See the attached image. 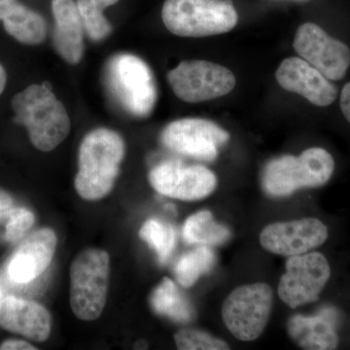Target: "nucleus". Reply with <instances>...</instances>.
Wrapping results in <instances>:
<instances>
[{
	"label": "nucleus",
	"instance_id": "f257e3e1",
	"mask_svg": "<svg viewBox=\"0 0 350 350\" xmlns=\"http://www.w3.org/2000/svg\"><path fill=\"white\" fill-rule=\"evenodd\" d=\"M14 122L24 126L32 145L50 152L68 137L70 119L48 83L31 85L12 98Z\"/></svg>",
	"mask_w": 350,
	"mask_h": 350
},
{
	"label": "nucleus",
	"instance_id": "f03ea898",
	"mask_svg": "<svg viewBox=\"0 0 350 350\" xmlns=\"http://www.w3.org/2000/svg\"><path fill=\"white\" fill-rule=\"evenodd\" d=\"M124 156L125 144L116 131L100 128L88 133L80 145L75 181L80 197L96 200L109 194Z\"/></svg>",
	"mask_w": 350,
	"mask_h": 350
},
{
	"label": "nucleus",
	"instance_id": "7ed1b4c3",
	"mask_svg": "<svg viewBox=\"0 0 350 350\" xmlns=\"http://www.w3.org/2000/svg\"><path fill=\"white\" fill-rule=\"evenodd\" d=\"M335 161L319 147L306 149L300 156L285 155L267 163L262 183L271 197H287L303 188H319L330 180Z\"/></svg>",
	"mask_w": 350,
	"mask_h": 350
},
{
	"label": "nucleus",
	"instance_id": "20e7f679",
	"mask_svg": "<svg viewBox=\"0 0 350 350\" xmlns=\"http://www.w3.org/2000/svg\"><path fill=\"white\" fill-rule=\"evenodd\" d=\"M165 27L180 38H206L231 31L239 15L231 0H165Z\"/></svg>",
	"mask_w": 350,
	"mask_h": 350
},
{
	"label": "nucleus",
	"instance_id": "39448f33",
	"mask_svg": "<svg viewBox=\"0 0 350 350\" xmlns=\"http://www.w3.org/2000/svg\"><path fill=\"white\" fill-rule=\"evenodd\" d=\"M105 80L126 112L145 118L153 111L157 101L155 78L144 59L126 53L116 55L108 62Z\"/></svg>",
	"mask_w": 350,
	"mask_h": 350
},
{
	"label": "nucleus",
	"instance_id": "423d86ee",
	"mask_svg": "<svg viewBox=\"0 0 350 350\" xmlns=\"http://www.w3.org/2000/svg\"><path fill=\"white\" fill-rule=\"evenodd\" d=\"M110 261L107 251L80 252L70 267V306L77 319H98L107 304Z\"/></svg>",
	"mask_w": 350,
	"mask_h": 350
},
{
	"label": "nucleus",
	"instance_id": "0eeeda50",
	"mask_svg": "<svg viewBox=\"0 0 350 350\" xmlns=\"http://www.w3.org/2000/svg\"><path fill=\"white\" fill-rule=\"evenodd\" d=\"M273 304V289L267 283L243 285L226 298L222 306L223 321L234 337L252 342L268 325Z\"/></svg>",
	"mask_w": 350,
	"mask_h": 350
},
{
	"label": "nucleus",
	"instance_id": "6e6552de",
	"mask_svg": "<svg viewBox=\"0 0 350 350\" xmlns=\"http://www.w3.org/2000/svg\"><path fill=\"white\" fill-rule=\"evenodd\" d=\"M167 80L177 98L189 103H204L231 93L236 76L229 68L211 62H181L167 73Z\"/></svg>",
	"mask_w": 350,
	"mask_h": 350
},
{
	"label": "nucleus",
	"instance_id": "1a4fd4ad",
	"mask_svg": "<svg viewBox=\"0 0 350 350\" xmlns=\"http://www.w3.org/2000/svg\"><path fill=\"white\" fill-rule=\"evenodd\" d=\"M285 269L278 293L280 300L292 308L319 300L330 280V265L326 257L319 252L289 257Z\"/></svg>",
	"mask_w": 350,
	"mask_h": 350
},
{
	"label": "nucleus",
	"instance_id": "9d476101",
	"mask_svg": "<svg viewBox=\"0 0 350 350\" xmlns=\"http://www.w3.org/2000/svg\"><path fill=\"white\" fill-rule=\"evenodd\" d=\"M163 144L170 150L204 162H213L219 147L230 139V133L209 120H176L162 133Z\"/></svg>",
	"mask_w": 350,
	"mask_h": 350
},
{
	"label": "nucleus",
	"instance_id": "9b49d317",
	"mask_svg": "<svg viewBox=\"0 0 350 350\" xmlns=\"http://www.w3.org/2000/svg\"><path fill=\"white\" fill-rule=\"evenodd\" d=\"M293 47L297 54L332 81H338L350 66V48L332 38L319 25L306 23L295 36Z\"/></svg>",
	"mask_w": 350,
	"mask_h": 350
},
{
	"label": "nucleus",
	"instance_id": "f8f14e48",
	"mask_svg": "<svg viewBox=\"0 0 350 350\" xmlns=\"http://www.w3.org/2000/svg\"><path fill=\"white\" fill-rule=\"evenodd\" d=\"M149 181L157 192L180 200H199L213 194L217 186L216 175L202 165L165 162L149 174Z\"/></svg>",
	"mask_w": 350,
	"mask_h": 350
},
{
	"label": "nucleus",
	"instance_id": "ddd939ff",
	"mask_svg": "<svg viewBox=\"0 0 350 350\" xmlns=\"http://www.w3.org/2000/svg\"><path fill=\"white\" fill-rule=\"evenodd\" d=\"M328 236V229L319 219L303 218L267 226L260 234V243L273 254L291 257L319 247Z\"/></svg>",
	"mask_w": 350,
	"mask_h": 350
},
{
	"label": "nucleus",
	"instance_id": "4468645a",
	"mask_svg": "<svg viewBox=\"0 0 350 350\" xmlns=\"http://www.w3.org/2000/svg\"><path fill=\"white\" fill-rule=\"evenodd\" d=\"M275 78L283 89L300 94L317 107H329L337 98L338 88L301 57H288L282 61Z\"/></svg>",
	"mask_w": 350,
	"mask_h": 350
},
{
	"label": "nucleus",
	"instance_id": "2eb2a0df",
	"mask_svg": "<svg viewBox=\"0 0 350 350\" xmlns=\"http://www.w3.org/2000/svg\"><path fill=\"white\" fill-rule=\"evenodd\" d=\"M57 246V236L49 228H43L25 239L14 252L7 273L13 282H31L49 267Z\"/></svg>",
	"mask_w": 350,
	"mask_h": 350
},
{
	"label": "nucleus",
	"instance_id": "dca6fc26",
	"mask_svg": "<svg viewBox=\"0 0 350 350\" xmlns=\"http://www.w3.org/2000/svg\"><path fill=\"white\" fill-rule=\"evenodd\" d=\"M0 326L36 342L49 338L52 319L49 312L33 301L8 296L0 301Z\"/></svg>",
	"mask_w": 350,
	"mask_h": 350
},
{
	"label": "nucleus",
	"instance_id": "f3484780",
	"mask_svg": "<svg viewBox=\"0 0 350 350\" xmlns=\"http://www.w3.org/2000/svg\"><path fill=\"white\" fill-rule=\"evenodd\" d=\"M56 21L53 45L66 63L77 64L84 53V25L75 0H52Z\"/></svg>",
	"mask_w": 350,
	"mask_h": 350
},
{
	"label": "nucleus",
	"instance_id": "a211bd4d",
	"mask_svg": "<svg viewBox=\"0 0 350 350\" xmlns=\"http://www.w3.org/2000/svg\"><path fill=\"white\" fill-rule=\"evenodd\" d=\"M0 21L7 33L25 45H38L47 36L42 16L18 0H0Z\"/></svg>",
	"mask_w": 350,
	"mask_h": 350
},
{
	"label": "nucleus",
	"instance_id": "6ab92c4d",
	"mask_svg": "<svg viewBox=\"0 0 350 350\" xmlns=\"http://www.w3.org/2000/svg\"><path fill=\"white\" fill-rule=\"evenodd\" d=\"M287 332L301 349L306 350H333L340 342L328 313L310 317L294 315L288 320Z\"/></svg>",
	"mask_w": 350,
	"mask_h": 350
},
{
	"label": "nucleus",
	"instance_id": "aec40b11",
	"mask_svg": "<svg viewBox=\"0 0 350 350\" xmlns=\"http://www.w3.org/2000/svg\"><path fill=\"white\" fill-rule=\"evenodd\" d=\"M152 308L157 314L169 317L180 323H187L196 317L194 308L179 291L175 283L165 278L150 297Z\"/></svg>",
	"mask_w": 350,
	"mask_h": 350
},
{
	"label": "nucleus",
	"instance_id": "412c9836",
	"mask_svg": "<svg viewBox=\"0 0 350 350\" xmlns=\"http://www.w3.org/2000/svg\"><path fill=\"white\" fill-rule=\"evenodd\" d=\"M232 232L226 226L214 220L213 213L202 211L193 214L183 227L184 241L189 244L221 245L231 239Z\"/></svg>",
	"mask_w": 350,
	"mask_h": 350
},
{
	"label": "nucleus",
	"instance_id": "4be33fe9",
	"mask_svg": "<svg viewBox=\"0 0 350 350\" xmlns=\"http://www.w3.org/2000/svg\"><path fill=\"white\" fill-rule=\"evenodd\" d=\"M215 260V254L209 246L200 245L195 250L186 253L175 265L177 282L184 288L193 286L200 276L211 271Z\"/></svg>",
	"mask_w": 350,
	"mask_h": 350
},
{
	"label": "nucleus",
	"instance_id": "5701e85b",
	"mask_svg": "<svg viewBox=\"0 0 350 350\" xmlns=\"http://www.w3.org/2000/svg\"><path fill=\"white\" fill-rule=\"evenodd\" d=\"M118 1L119 0H78L76 4L81 16L85 31L92 40L100 41L109 36L112 27L103 15V11Z\"/></svg>",
	"mask_w": 350,
	"mask_h": 350
},
{
	"label": "nucleus",
	"instance_id": "b1692460",
	"mask_svg": "<svg viewBox=\"0 0 350 350\" xmlns=\"http://www.w3.org/2000/svg\"><path fill=\"white\" fill-rule=\"evenodd\" d=\"M139 236L155 250L161 264L169 260L176 243V232L172 226L158 219H149L140 229Z\"/></svg>",
	"mask_w": 350,
	"mask_h": 350
},
{
	"label": "nucleus",
	"instance_id": "393cba45",
	"mask_svg": "<svg viewBox=\"0 0 350 350\" xmlns=\"http://www.w3.org/2000/svg\"><path fill=\"white\" fill-rule=\"evenodd\" d=\"M0 223L5 226L3 238L16 243L25 236L34 223V215L25 208H9L0 211Z\"/></svg>",
	"mask_w": 350,
	"mask_h": 350
},
{
	"label": "nucleus",
	"instance_id": "a878e982",
	"mask_svg": "<svg viewBox=\"0 0 350 350\" xmlns=\"http://www.w3.org/2000/svg\"><path fill=\"white\" fill-rule=\"evenodd\" d=\"M177 349L181 350H228L229 345L221 338L199 330H182L174 335Z\"/></svg>",
	"mask_w": 350,
	"mask_h": 350
},
{
	"label": "nucleus",
	"instance_id": "bb28decb",
	"mask_svg": "<svg viewBox=\"0 0 350 350\" xmlns=\"http://www.w3.org/2000/svg\"><path fill=\"white\" fill-rule=\"evenodd\" d=\"M17 349L36 350L38 349L33 347V345L29 344V342L21 340H8L0 345V350Z\"/></svg>",
	"mask_w": 350,
	"mask_h": 350
},
{
	"label": "nucleus",
	"instance_id": "cd10ccee",
	"mask_svg": "<svg viewBox=\"0 0 350 350\" xmlns=\"http://www.w3.org/2000/svg\"><path fill=\"white\" fill-rule=\"evenodd\" d=\"M340 105L342 114L350 124V82L347 83L342 89Z\"/></svg>",
	"mask_w": 350,
	"mask_h": 350
},
{
	"label": "nucleus",
	"instance_id": "c85d7f7f",
	"mask_svg": "<svg viewBox=\"0 0 350 350\" xmlns=\"http://www.w3.org/2000/svg\"><path fill=\"white\" fill-rule=\"evenodd\" d=\"M13 204L12 196L9 194L7 191L0 188V211H5V209L11 207Z\"/></svg>",
	"mask_w": 350,
	"mask_h": 350
},
{
	"label": "nucleus",
	"instance_id": "c756f323",
	"mask_svg": "<svg viewBox=\"0 0 350 350\" xmlns=\"http://www.w3.org/2000/svg\"><path fill=\"white\" fill-rule=\"evenodd\" d=\"M7 83V75L5 69H4L2 64H0V94L3 93L4 89H5Z\"/></svg>",
	"mask_w": 350,
	"mask_h": 350
},
{
	"label": "nucleus",
	"instance_id": "7c9ffc66",
	"mask_svg": "<svg viewBox=\"0 0 350 350\" xmlns=\"http://www.w3.org/2000/svg\"><path fill=\"white\" fill-rule=\"evenodd\" d=\"M1 296H2L1 292H0V301H1Z\"/></svg>",
	"mask_w": 350,
	"mask_h": 350
}]
</instances>
